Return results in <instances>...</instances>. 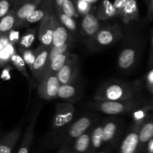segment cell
Wrapping results in <instances>:
<instances>
[{"label":"cell","mask_w":153,"mask_h":153,"mask_svg":"<svg viewBox=\"0 0 153 153\" xmlns=\"http://www.w3.org/2000/svg\"><path fill=\"white\" fill-rule=\"evenodd\" d=\"M137 89L122 81L111 80L102 85L93 99L94 101H124L137 98Z\"/></svg>","instance_id":"obj_1"},{"label":"cell","mask_w":153,"mask_h":153,"mask_svg":"<svg viewBox=\"0 0 153 153\" xmlns=\"http://www.w3.org/2000/svg\"><path fill=\"white\" fill-rule=\"evenodd\" d=\"M123 33L118 24L102 28L91 38L85 40V44L91 50L97 51L109 48L122 38Z\"/></svg>","instance_id":"obj_2"},{"label":"cell","mask_w":153,"mask_h":153,"mask_svg":"<svg viewBox=\"0 0 153 153\" xmlns=\"http://www.w3.org/2000/svg\"><path fill=\"white\" fill-rule=\"evenodd\" d=\"M142 101L139 99L124 101H93L90 104L91 108L108 115L125 114L139 109Z\"/></svg>","instance_id":"obj_3"},{"label":"cell","mask_w":153,"mask_h":153,"mask_svg":"<svg viewBox=\"0 0 153 153\" xmlns=\"http://www.w3.org/2000/svg\"><path fill=\"white\" fill-rule=\"evenodd\" d=\"M140 45L138 40L130 38L122 48L117 58V66L123 72H129L137 66L140 59Z\"/></svg>","instance_id":"obj_4"},{"label":"cell","mask_w":153,"mask_h":153,"mask_svg":"<svg viewBox=\"0 0 153 153\" xmlns=\"http://www.w3.org/2000/svg\"><path fill=\"white\" fill-rule=\"evenodd\" d=\"M76 108L72 102H58L52 121L51 131L52 134H61L73 123Z\"/></svg>","instance_id":"obj_5"},{"label":"cell","mask_w":153,"mask_h":153,"mask_svg":"<svg viewBox=\"0 0 153 153\" xmlns=\"http://www.w3.org/2000/svg\"><path fill=\"white\" fill-rule=\"evenodd\" d=\"M95 118L91 114H85L73 121L61 134H64L68 140H76L81 135L93 128ZM61 134H59V135Z\"/></svg>","instance_id":"obj_6"},{"label":"cell","mask_w":153,"mask_h":153,"mask_svg":"<svg viewBox=\"0 0 153 153\" xmlns=\"http://www.w3.org/2000/svg\"><path fill=\"white\" fill-rule=\"evenodd\" d=\"M50 47L40 44L35 49V60L31 69L33 78L40 83L42 80L44 72L48 64Z\"/></svg>","instance_id":"obj_7"},{"label":"cell","mask_w":153,"mask_h":153,"mask_svg":"<svg viewBox=\"0 0 153 153\" xmlns=\"http://www.w3.org/2000/svg\"><path fill=\"white\" fill-rule=\"evenodd\" d=\"M61 84L57 74L46 76L39 83L38 94L45 100H52L58 98V94Z\"/></svg>","instance_id":"obj_8"},{"label":"cell","mask_w":153,"mask_h":153,"mask_svg":"<svg viewBox=\"0 0 153 153\" xmlns=\"http://www.w3.org/2000/svg\"><path fill=\"white\" fill-rule=\"evenodd\" d=\"M144 123L133 122L120 146V153H135L140 145L139 132Z\"/></svg>","instance_id":"obj_9"},{"label":"cell","mask_w":153,"mask_h":153,"mask_svg":"<svg viewBox=\"0 0 153 153\" xmlns=\"http://www.w3.org/2000/svg\"><path fill=\"white\" fill-rule=\"evenodd\" d=\"M79 71V58L76 55L72 54L67 64L57 73V76L61 85H67L76 82Z\"/></svg>","instance_id":"obj_10"},{"label":"cell","mask_w":153,"mask_h":153,"mask_svg":"<svg viewBox=\"0 0 153 153\" xmlns=\"http://www.w3.org/2000/svg\"><path fill=\"white\" fill-rule=\"evenodd\" d=\"M50 17L53 26V40L52 47H59L69 42L73 41L70 32L58 20L57 16L50 13Z\"/></svg>","instance_id":"obj_11"},{"label":"cell","mask_w":153,"mask_h":153,"mask_svg":"<svg viewBox=\"0 0 153 153\" xmlns=\"http://www.w3.org/2000/svg\"><path fill=\"white\" fill-rule=\"evenodd\" d=\"M100 20L94 13H89L83 16L81 22L79 33L85 40L94 37L101 29Z\"/></svg>","instance_id":"obj_12"},{"label":"cell","mask_w":153,"mask_h":153,"mask_svg":"<svg viewBox=\"0 0 153 153\" xmlns=\"http://www.w3.org/2000/svg\"><path fill=\"white\" fill-rule=\"evenodd\" d=\"M25 117H22L19 123L1 138L0 144V153H11L13 146L22 134L25 124Z\"/></svg>","instance_id":"obj_13"},{"label":"cell","mask_w":153,"mask_h":153,"mask_svg":"<svg viewBox=\"0 0 153 153\" xmlns=\"http://www.w3.org/2000/svg\"><path fill=\"white\" fill-rule=\"evenodd\" d=\"M43 0H26L24 1L16 11V28L24 25L27 17L41 4Z\"/></svg>","instance_id":"obj_14"},{"label":"cell","mask_w":153,"mask_h":153,"mask_svg":"<svg viewBox=\"0 0 153 153\" xmlns=\"http://www.w3.org/2000/svg\"><path fill=\"white\" fill-rule=\"evenodd\" d=\"M38 39L40 44L47 47H52L53 40V26L50 13L40 22L38 28Z\"/></svg>","instance_id":"obj_15"},{"label":"cell","mask_w":153,"mask_h":153,"mask_svg":"<svg viewBox=\"0 0 153 153\" xmlns=\"http://www.w3.org/2000/svg\"><path fill=\"white\" fill-rule=\"evenodd\" d=\"M120 120L118 118H109L103 123V137L105 143H113L121 132Z\"/></svg>","instance_id":"obj_16"},{"label":"cell","mask_w":153,"mask_h":153,"mask_svg":"<svg viewBox=\"0 0 153 153\" xmlns=\"http://www.w3.org/2000/svg\"><path fill=\"white\" fill-rule=\"evenodd\" d=\"M71 55L72 53H70V52H67L57 56L50 64L47 65L43 78H42V80L51 74H57L62 69V67L67 64Z\"/></svg>","instance_id":"obj_17"},{"label":"cell","mask_w":153,"mask_h":153,"mask_svg":"<svg viewBox=\"0 0 153 153\" xmlns=\"http://www.w3.org/2000/svg\"><path fill=\"white\" fill-rule=\"evenodd\" d=\"M120 16L122 17L123 21L125 23L128 24L131 21L138 20L139 12L136 0H129L124 8L120 13Z\"/></svg>","instance_id":"obj_18"},{"label":"cell","mask_w":153,"mask_h":153,"mask_svg":"<svg viewBox=\"0 0 153 153\" xmlns=\"http://www.w3.org/2000/svg\"><path fill=\"white\" fill-rule=\"evenodd\" d=\"M78 94L79 88L76 85V82L67 85H61L58 91V98L65 100L68 102H71V100L78 97Z\"/></svg>","instance_id":"obj_19"},{"label":"cell","mask_w":153,"mask_h":153,"mask_svg":"<svg viewBox=\"0 0 153 153\" xmlns=\"http://www.w3.org/2000/svg\"><path fill=\"white\" fill-rule=\"evenodd\" d=\"M97 16L100 20H107L117 16L118 13L114 4L108 1L104 0L97 12Z\"/></svg>","instance_id":"obj_20"},{"label":"cell","mask_w":153,"mask_h":153,"mask_svg":"<svg viewBox=\"0 0 153 153\" xmlns=\"http://www.w3.org/2000/svg\"><path fill=\"white\" fill-rule=\"evenodd\" d=\"M16 11L13 10H10V12L6 16L1 18V22H0L1 35L8 34V33L12 31L13 28H16Z\"/></svg>","instance_id":"obj_21"},{"label":"cell","mask_w":153,"mask_h":153,"mask_svg":"<svg viewBox=\"0 0 153 153\" xmlns=\"http://www.w3.org/2000/svg\"><path fill=\"white\" fill-rule=\"evenodd\" d=\"M93 128L88 130L79 138L75 140L74 149L78 153H84L89 149L91 146V132Z\"/></svg>","instance_id":"obj_22"},{"label":"cell","mask_w":153,"mask_h":153,"mask_svg":"<svg viewBox=\"0 0 153 153\" xmlns=\"http://www.w3.org/2000/svg\"><path fill=\"white\" fill-rule=\"evenodd\" d=\"M37 36H38V29L37 28H30L27 30L19 40V50L31 49L33 43H34Z\"/></svg>","instance_id":"obj_23"},{"label":"cell","mask_w":153,"mask_h":153,"mask_svg":"<svg viewBox=\"0 0 153 153\" xmlns=\"http://www.w3.org/2000/svg\"><path fill=\"white\" fill-rule=\"evenodd\" d=\"M140 144L145 145L153 139V120L147 119L142 125L139 132Z\"/></svg>","instance_id":"obj_24"},{"label":"cell","mask_w":153,"mask_h":153,"mask_svg":"<svg viewBox=\"0 0 153 153\" xmlns=\"http://www.w3.org/2000/svg\"><path fill=\"white\" fill-rule=\"evenodd\" d=\"M42 4V3H41ZM50 13L49 10V5H46L43 3V6L40 4L35 10L32 12L29 16L27 17L26 20H25V23L27 24H34L37 23L38 22H41L46 16Z\"/></svg>","instance_id":"obj_25"},{"label":"cell","mask_w":153,"mask_h":153,"mask_svg":"<svg viewBox=\"0 0 153 153\" xmlns=\"http://www.w3.org/2000/svg\"><path fill=\"white\" fill-rule=\"evenodd\" d=\"M10 61L11 62L12 65L24 76L25 77V79L28 80V82H29V84H31V78L29 77V74L28 73V70H27L26 67V64H25V61L22 58V57L21 56V55L18 52H15L14 54L11 55L10 57Z\"/></svg>","instance_id":"obj_26"},{"label":"cell","mask_w":153,"mask_h":153,"mask_svg":"<svg viewBox=\"0 0 153 153\" xmlns=\"http://www.w3.org/2000/svg\"><path fill=\"white\" fill-rule=\"evenodd\" d=\"M104 143L103 123L94 125L91 132V147L94 149H98Z\"/></svg>","instance_id":"obj_27"},{"label":"cell","mask_w":153,"mask_h":153,"mask_svg":"<svg viewBox=\"0 0 153 153\" xmlns=\"http://www.w3.org/2000/svg\"><path fill=\"white\" fill-rule=\"evenodd\" d=\"M57 17L62 25L70 33H76L78 31V25L74 18L67 16L61 10L57 11Z\"/></svg>","instance_id":"obj_28"},{"label":"cell","mask_w":153,"mask_h":153,"mask_svg":"<svg viewBox=\"0 0 153 153\" xmlns=\"http://www.w3.org/2000/svg\"><path fill=\"white\" fill-rule=\"evenodd\" d=\"M72 43H73V41L69 42V43L64 44V46H59V47H54V46L51 47L50 51H49L47 65L50 64L57 56L65 53V52H70V49L72 46Z\"/></svg>","instance_id":"obj_29"},{"label":"cell","mask_w":153,"mask_h":153,"mask_svg":"<svg viewBox=\"0 0 153 153\" xmlns=\"http://www.w3.org/2000/svg\"><path fill=\"white\" fill-rule=\"evenodd\" d=\"M60 10L65 13L67 16L73 18H77L79 16V12H78L77 8H76V4H74L73 0H68L63 4L62 7Z\"/></svg>","instance_id":"obj_30"},{"label":"cell","mask_w":153,"mask_h":153,"mask_svg":"<svg viewBox=\"0 0 153 153\" xmlns=\"http://www.w3.org/2000/svg\"><path fill=\"white\" fill-rule=\"evenodd\" d=\"M19 53L22 57L26 65L31 70L33 64H34V60H35V49H28L19 50Z\"/></svg>","instance_id":"obj_31"},{"label":"cell","mask_w":153,"mask_h":153,"mask_svg":"<svg viewBox=\"0 0 153 153\" xmlns=\"http://www.w3.org/2000/svg\"><path fill=\"white\" fill-rule=\"evenodd\" d=\"M76 6L79 14L83 16L91 13V4L85 1V0H77Z\"/></svg>","instance_id":"obj_32"},{"label":"cell","mask_w":153,"mask_h":153,"mask_svg":"<svg viewBox=\"0 0 153 153\" xmlns=\"http://www.w3.org/2000/svg\"><path fill=\"white\" fill-rule=\"evenodd\" d=\"M10 12V2L8 0L0 1V17L2 18Z\"/></svg>","instance_id":"obj_33"},{"label":"cell","mask_w":153,"mask_h":153,"mask_svg":"<svg viewBox=\"0 0 153 153\" xmlns=\"http://www.w3.org/2000/svg\"><path fill=\"white\" fill-rule=\"evenodd\" d=\"M145 80H146V85L147 90L153 94V68L151 69L147 74L146 75L145 77Z\"/></svg>","instance_id":"obj_34"},{"label":"cell","mask_w":153,"mask_h":153,"mask_svg":"<svg viewBox=\"0 0 153 153\" xmlns=\"http://www.w3.org/2000/svg\"><path fill=\"white\" fill-rule=\"evenodd\" d=\"M8 38L10 43L13 45L19 43V40H20V39H19V32L14 29H13L8 33Z\"/></svg>","instance_id":"obj_35"},{"label":"cell","mask_w":153,"mask_h":153,"mask_svg":"<svg viewBox=\"0 0 153 153\" xmlns=\"http://www.w3.org/2000/svg\"><path fill=\"white\" fill-rule=\"evenodd\" d=\"M128 1L129 0H115L114 5L116 8L117 11L118 15H120V13H121V11H122L123 9L124 8V7L128 3Z\"/></svg>","instance_id":"obj_36"},{"label":"cell","mask_w":153,"mask_h":153,"mask_svg":"<svg viewBox=\"0 0 153 153\" xmlns=\"http://www.w3.org/2000/svg\"><path fill=\"white\" fill-rule=\"evenodd\" d=\"M10 71H11V67L10 66H5L4 69L2 71L1 78L4 80H8L10 78Z\"/></svg>","instance_id":"obj_37"},{"label":"cell","mask_w":153,"mask_h":153,"mask_svg":"<svg viewBox=\"0 0 153 153\" xmlns=\"http://www.w3.org/2000/svg\"><path fill=\"white\" fill-rule=\"evenodd\" d=\"M148 12L147 17L149 19H153V0H147Z\"/></svg>","instance_id":"obj_38"},{"label":"cell","mask_w":153,"mask_h":153,"mask_svg":"<svg viewBox=\"0 0 153 153\" xmlns=\"http://www.w3.org/2000/svg\"><path fill=\"white\" fill-rule=\"evenodd\" d=\"M68 0H55V4L57 10H60L62 7L63 4Z\"/></svg>","instance_id":"obj_39"},{"label":"cell","mask_w":153,"mask_h":153,"mask_svg":"<svg viewBox=\"0 0 153 153\" xmlns=\"http://www.w3.org/2000/svg\"><path fill=\"white\" fill-rule=\"evenodd\" d=\"M151 43H152V54H151V64H153V29L152 31V35H151Z\"/></svg>","instance_id":"obj_40"},{"label":"cell","mask_w":153,"mask_h":153,"mask_svg":"<svg viewBox=\"0 0 153 153\" xmlns=\"http://www.w3.org/2000/svg\"><path fill=\"white\" fill-rule=\"evenodd\" d=\"M85 1L91 4H94V3H96L97 1H98L99 0H85Z\"/></svg>","instance_id":"obj_41"},{"label":"cell","mask_w":153,"mask_h":153,"mask_svg":"<svg viewBox=\"0 0 153 153\" xmlns=\"http://www.w3.org/2000/svg\"><path fill=\"white\" fill-rule=\"evenodd\" d=\"M150 103H151V105H153V98L152 99V100L150 101Z\"/></svg>","instance_id":"obj_42"},{"label":"cell","mask_w":153,"mask_h":153,"mask_svg":"<svg viewBox=\"0 0 153 153\" xmlns=\"http://www.w3.org/2000/svg\"><path fill=\"white\" fill-rule=\"evenodd\" d=\"M99 153H107V152H99Z\"/></svg>","instance_id":"obj_43"},{"label":"cell","mask_w":153,"mask_h":153,"mask_svg":"<svg viewBox=\"0 0 153 153\" xmlns=\"http://www.w3.org/2000/svg\"><path fill=\"white\" fill-rule=\"evenodd\" d=\"M60 153H66V152H60Z\"/></svg>","instance_id":"obj_44"},{"label":"cell","mask_w":153,"mask_h":153,"mask_svg":"<svg viewBox=\"0 0 153 153\" xmlns=\"http://www.w3.org/2000/svg\"><path fill=\"white\" fill-rule=\"evenodd\" d=\"M26 1V0H24V1Z\"/></svg>","instance_id":"obj_45"}]
</instances>
